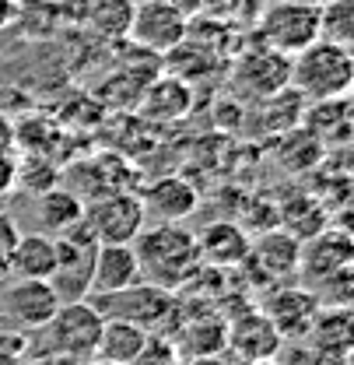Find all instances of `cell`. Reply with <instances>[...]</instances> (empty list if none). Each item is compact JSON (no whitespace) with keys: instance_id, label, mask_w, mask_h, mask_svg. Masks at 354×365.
I'll use <instances>...</instances> for the list:
<instances>
[{"instance_id":"6da1fadb","label":"cell","mask_w":354,"mask_h":365,"mask_svg":"<svg viewBox=\"0 0 354 365\" xmlns=\"http://www.w3.org/2000/svg\"><path fill=\"white\" fill-rule=\"evenodd\" d=\"M133 253L140 264V281H151L165 292H182L193 274L204 267L200 250H197V232H189L179 222H158L144 225L133 239Z\"/></svg>"},{"instance_id":"7a4b0ae2","label":"cell","mask_w":354,"mask_h":365,"mask_svg":"<svg viewBox=\"0 0 354 365\" xmlns=\"http://www.w3.org/2000/svg\"><path fill=\"white\" fill-rule=\"evenodd\" d=\"M351 85H354L351 46L330 43V39H316V43L306 46L302 53L291 56L288 88H295L306 102L351 95Z\"/></svg>"},{"instance_id":"3957f363","label":"cell","mask_w":354,"mask_h":365,"mask_svg":"<svg viewBox=\"0 0 354 365\" xmlns=\"http://www.w3.org/2000/svg\"><path fill=\"white\" fill-rule=\"evenodd\" d=\"M88 302L98 309L102 319H127L133 327L147 334H162V337H169L182 317L176 295L151 281H133L130 288H120L109 295H88Z\"/></svg>"},{"instance_id":"277c9868","label":"cell","mask_w":354,"mask_h":365,"mask_svg":"<svg viewBox=\"0 0 354 365\" xmlns=\"http://www.w3.org/2000/svg\"><path fill=\"white\" fill-rule=\"evenodd\" d=\"M102 323L105 319L98 317V309L91 306L88 299L60 302L56 313L43 327L46 351L56 355V359H67V362H74V365L88 362V359H95V344H98Z\"/></svg>"},{"instance_id":"5b68a950","label":"cell","mask_w":354,"mask_h":365,"mask_svg":"<svg viewBox=\"0 0 354 365\" xmlns=\"http://www.w3.org/2000/svg\"><path fill=\"white\" fill-rule=\"evenodd\" d=\"M56 239V267L49 274V284L56 292L60 302H78L91 295V264H95V235L91 228L81 222L53 235Z\"/></svg>"},{"instance_id":"8992f818","label":"cell","mask_w":354,"mask_h":365,"mask_svg":"<svg viewBox=\"0 0 354 365\" xmlns=\"http://www.w3.org/2000/svg\"><path fill=\"white\" fill-rule=\"evenodd\" d=\"M319 39V4L316 0H277L260 18L256 43L270 46L284 56L302 53Z\"/></svg>"},{"instance_id":"52a82bcc","label":"cell","mask_w":354,"mask_h":365,"mask_svg":"<svg viewBox=\"0 0 354 365\" xmlns=\"http://www.w3.org/2000/svg\"><path fill=\"white\" fill-rule=\"evenodd\" d=\"M85 225L91 228L95 242H133L140 228L147 225L144 204L133 190H116L105 197H95L85 204Z\"/></svg>"},{"instance_id":"ba28073f","label":"cell","mask_w":354,"mask_h":365,"mask_svg":"<svg viewBox=\"0 0 354 365\" xmlns=\"http://www.w3.org/2000/svg\"><path fill=\"white\" fill-rule=\"evenodd\" d=\"M288 78H291V56H284V53H277L270 46L246 49L231 63V85H235L239 95H246L253 102L288 88Z\"/></svg>"},{"instance_id":"9c48e42d","label":"cell","mask_w":354,"mask_h":365,"mask_svg":"<svg viewBox=\"0 0 354 365\" xmlns=\"http://www.w3.org/2000/svg\"><path fill=\"white\" fill-rule=\"evenodd\" d=\"M11 284L0 295V313L7 323H14L18 330H43L49 317L56 313L60 299L53 292L49 281L36 277H7Z\"/></svg>"},{"instance_id":"30bf717a","label":"cell","mask_w":354,"mask_h":365,"mask_svg":"<svg viewBox=\"0 0 354 365\" xmlns=\"http://www.w3.org/2000/svg\"><path fill=\"white\" fill-rule=\"evenodd\" d=\"M284 337L277 327L260 313V306H242V313L228 319V341L224 351L235 362H260V359H277Z\"/></svg>"},{"instance_id":"8fae6325","label":"cell","mask_w":354,"mask_h":365,"mask_svg":"<svg viewBox=\"0 0 354 365\" xmlns=\"http://www.w3.org/2000/svg\"><path fill=\"white\" fill-rule=\"evenodd\" d=\"M354 264V242H351V232L348 228H333L326 225L323 232L309 235L302 242V257H298V274L319 284L333 274H344L351 271Z\"/></svg>"},{"instance_id":"7c38bea8","label":"cell","mask_w":354,"mask_h":365,"mask_svg":"<svg viewBox=\"0 0 354 365\" xmlns=\"http://www.w3.org/2000/svg\"><path fill=\"white\" fill-rule=\"evenodd\" d=\"M298 257H302V242L284 232V228H266L256 239H249V257L242 267L256 274L260 281H291L298 277Z\"/></svg>"},{"instance_id":"4fadbf2b","label":"cell","mask_w":354,"mask_h":365,"mask_svg":"<svg viewBox=\"0 0 354 365\" xmlns=\"http://www.w3.org/2000/svg\"><path fill=\"white\" fill-rule=\"evenodd\" d=\"M186 29H189V18L179 7H172L169 0H144L133 7L130 39L162 53V56L186 39Z\"/></svg>"},{"instance_id":"5bb4252c","label":"cell","mask_w":354,"mask_h":365,"mask_svg":"<svg viewBox=\"0 0 354 365\" xmlns=\"http://www.w3.org/2000/svg\"><path fill=\"white\" fill-rule=\"evenodd\" d=\"M323 306H319V299L312 295V288H298V284H277V288H270L264 299V306H260V313H264L274 327H277V334L288 341V337H309V327L316 313H319Z\"/></svg>"},{"instance_id":"9a60e30c","label":"cell","mask_w":354,"mask_h":365,"mask_svg":"<svg viewBox=\"0 0 354 365\" xmlns=\"http://www.w3.org/2000/svg\"><path fill=\"white\" fill-rule=\"evenodd\" d=\"M133 113H140L147 123H179L193 113V85L162 71L158 78L144 85V95Z\"/></svg>"},{"instance_id":"2e32d148","label":"cell","mask_w":354,"mask_h":365,"mask_svg":"<svg viewBox=\"0 0 354 365\" xmlns=\"http://www.w3.org/2000/svg\"><path fill=\"white\" fill-rule=\"evenodd\" d=\"M137 197L144 204V215L155 222H186L200 207V190L182 176H162L147 182Z\"/></svg>"},{"instance_id":"e0dca14e","label":"cell","mask_w":354,"mask_h":365,"mask_svg":"<svg viewBox=\"0 0 354 365\" xmlns=\"http://www.w3.org/2000/svg\"><path fill=\"white\" fill-rule=\"evenodd\" d=\"M172 348L182 362L189 359H207V355H224V341H228V317L218 313H204L197 319H186V313L179 317L176 330L169 334Z\"/></svg>"},{"instance_id":"ac0fdd59","label":"cell","mask_w":354,"mask_h":365,"mask_svg":"<svg viewBox=\"0 0 354 365\" xmlns=\"http://www.w3.org/2000/svg\"><path fill=\"white\" fill-rule=\"evenodd\" d=\"M140 281V264L133 242H98L91 264V295H109Z\"/></svg>"},{"instance_id":"d6986e66","label":"cell","mask_w":354,"mask_h":365,"mask_svg":"<svg viewBox=\"0 0 354 365\" xmlns=\"http://www.w3.org/2000/svg\"><path fill=\"white\" fill-rule=\"evenodd\" d=\"M298 127L316 137L323 144V151L344 148L351 140V102H348V95L306 102V113H302V123Z\"/></svg>"},{"instance_id":"ffe728a7","label":"cell","mask_w":354,"mask_h":365,"mask_svg":"<svg viewBox=\"0 0 354 365\" xmlns=\"http://www.w3.org/2000/svg\"><path fill=\"white\" fill-rule=\"evenodd\" d=\"M197 250H200V260L207 267H242L246 257H249V235L242 232V225L235 222H211L197 235Z\"/></svg>"},{"instance_id":"44dd1931","label":"cell","mask_w":354,"mask_h":365,"mask_svg":"<svg viewBox=\"0 0 354 365\" xmlns=\"http://www.w3.org/2000/svg\"><path fill=\"white\" fill-rule=\"evenodd\" d=\"M53 267H56V239L46 232H21L7 260V277L49 281Z\"/></svg>"},{"instance_id":"7402d4cb","label":"cell","mask_w":354,"mask_h":365,"mask_svg":"<svg viewBox=\"0 0 354 365\" xmlns=\"http://www.w3.org/2000/svg\"><path fill=\"white\" fill-rule=\"evenodd\" d=\"M133 7H137V0H91L88 7L81 11V25L95 39L116 46L123 39H130Z\"/></svg>"},{"instance_id":"603a6c76","label":"cell","mask_w":354,"mask_h":365,"mask_svg":"<svg viewBox=\"0 0 354 365\" xmlns=\"http://www.w3.org/2000/svg\"><path fill=\"white\" fill-rule=\"evenodd\" d=\"M81 215H85V200H81L74 190L60 186V182L43 190L39 200H36V218H39V225H43L46 235L67 232L74 222H81Z\"/></svg>"},{"instance_id":"cb8c5ba5","label":"cell","mask_w":354,"mask_h":365,"mask_svg":"<svg viewBox=\"0 0 354 365\" xmlns=\"http://www.w3.org/2000/svg\"><path fill=\"white\" fill-rule=\"evenodd\" d=\"M147 330L133 327L127 319H105L102 323V334H98V344H95V359H105V362L116 365H130L140 348L147 344Z\"/></svg>"},{"instance_id":"d4e9b609","label":"cell","mask_w":354,"mask_h":365,"mask_svg":"<svg viewBox=\"0 0 354 365\" xmlns=\"http://www.w3.org/2000/svg\"><path fill=\"white\" fill-rule=\"evenodd\" d=\"M277 222L284 225V232H291L298 242H306L309 235H316V232H323L330 225V207L319 204V197H312V193H298L288 204H281Z\"/></svg>"},{"instance_id":"484cf974","label":"cell","mask_w":354,"mask_h":365,"mask_svg":"<svg viewBox=\"0 0 354 365\" xmlns=\"http://www.w3.org/2000/svg\"><path fill=\"white\" fill-rule=\"evenodd\" d=\"M144 78H137L130 71H113L109 78H102V85L95 88V98L102 102V109H116V113H127V109H137L140 95H144Z\"/></svg>"},{"instance_id":"4316f807","label":"cell","mask_w":354,"mask_h":365,"mask_svg":"<svg viewBox=\"0 0 354 365\" xmlns=\"http://www.w3.org/2000/svg\"><path fill=\"white\" fill-rule=\"evenodd\" d=\"M281 140V148H277V158H281V165L288 169V173H309L312 165H319L323 162V144L316 140L312 134H306L302 127H295V130H288V134L277 137Z\"/></svg>"},{"instance_id":"83f0119b","label":"cell","mask_w":354,"mask_h":365,"mask_svg":"<svg viewBox=\"0 0 354 365\" xmlns=\"http://www.w3.org/2000/svg\"><path fill=\"white\" fill-rule=\"evenodd\" d=\"M354 36V0H323L319 4V39L351 46Z\"/></svg>"},{"instance_id":"f1b7e54d","label":"cell","mask_w":354,"mask_h":365,"mask_svg":"<svg viewBox=\"0 0 354 365\" xmlns=\"http://www.w3.org/2000/svg\"><path fill=\"white\" fill-rule=\"evenodd\" d=\"M56 180H60V173H56L53 162H46V155H25V158H18V180H14V186H25V190H32L39 197L43 190L56 186Z\"/></svg>"},{"instance_id":"f546056e","label":"cell","mask_w":354,"mask_h":365,"mask_svg":"<svg viewBox=\"0 0 354 365\" xmlns=\"http://www.w3.org/2000/svg\"><path fill=\"white\" fill-rule=\"evenodd\" d=\"M130 365H182V359L176 355V348H172V341H169V337L151 334V337H147V344L140 348V355H137Z\"/></svg>"},{"instance_id":"4dcf8cb0","label":"cell","mask_w":354,"mask_h":365,"mask_svg":"<svg viewBox=\"0 0 354 365\" xmlns=\"http://www.w3.org/2000/svg\"><path fill=\"white\" fill-rule=\"evenodd\" d=\"M18 235H21L18 222L7 211H0V281H7V260H11V250H14Z\"/></svg>"},{"instance_id":"1f68e13d","label":"cell","mask_w":354,"mask_h":365,"mask_svg":"<svg viewBox=\"0 0 354 365\" xmlns=\"http://www.w3.org/2000/svg\"><path fill=\"white\" fill-rule=\"evenodd\" d=\"M277 362L281 365H323V359H319V351H316L312 344H291V348L281 344Z\"/></svg>"},{"instance_id":"d6a6232c","label":"cell","mask_w":354,"mask_h":365,"mask_svg":"<svg viewBox=\"0 0 354 365\" xmlns=\"http://www.w3.org/2000/svg\"><path fill=\"white\" fill-rule=\"evenodd\" d=\"M18 148H4L0 151V193H11L14 180H18Z\"/></svg>"},{"instance_id":"836d02e7","label":"cell","mask_w":354,"mask_h":365,"mask_svg":"<svg viewBox=\"0 0 354 365\" xmlns=\"http://www.w3.org/2000/svg\"><path fill=\"white\" fill-rule=\"evenodd\" d=\"M4 148H14V120L7 113H0V151Z\"/></svg>"},{"instance_id":"e575fe53","label":"cell","mask_w":354,"mask_h":365,"mask_svg":"<svg viewBox=\"0 0 354 365\" xmlns=\"http://www.w3.org/2000/svg\"><path fill=\"white\" fill-rule=\"evenodd\" d=\"M14 11H18V0H0V32L14 25Z\"/></svg>"},{"instance_id":"d590c367","label":"cell","mask_w":354,"mask_h":365,"mask_svg":"<svg viewBox=\"0 0 354 365\" xmlns=\"http://www.w3.org/2000/svg\"><path fill=\"white\" fill-rule=\"evenodd\" d=\"M182 365H228V362H224V355H207V359H189Z\"/></svg>"},{"instance_id":"8d00e7d4","label":"cell","mask_w":354,"mask_h":365,"mask_svg":"<svg viewBox=\"0 0 354 365\" xmlns=\"http://www.w3.org/2000/svg\"><path fill=\"white\" fill-rule=\"evenodd\" d=\"M235 365H281L277 359H260V362H235Z\"/></svg>"},{"instance_id":"74e56055","label":"cell","mask_w":354,"mask_h":365,"mask_svg":"<svg viewBox=\"0 0 354 365\" xmlns=\"http://www.w3.org/2000/svg\"><path fill=\"white\" fill-rule=\"evenodd\" d=\"M81 365H116V362H105V359H88V362H81Z\"/></svg>"},{"instance_id":"f35d334b","label":"cell","mask_w":354,"mask_h":365,"mask_svg":"<svg viewBox=\"0 0 354 365\" xmlns=\"http://www.w3.org/2000/svg\"><path fill=\"white\" fill-rule=\"evenodd\" d=\"M316 4H323V0H316Z\"/></svg>"}]
</instances>
